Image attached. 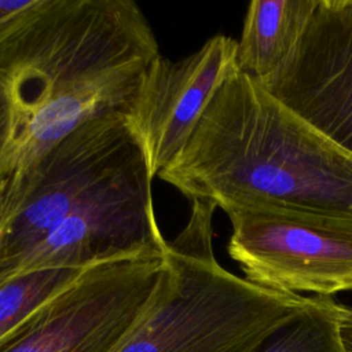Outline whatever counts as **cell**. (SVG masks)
Wrapping results in <instances>:
<instances>
[{
	"label": "cell",
	"instance_id": "6da1fadb",
	"mask_svg": "<svg viewBox=\"0 0 352 352\" xmlns=\"http://www.w3.org/2000/svg\"><path fill=\"white\" fill-rule=\"evenodd\" d=\"M160 55L132 0H34L0 30V195L89 118L129 117Z\"/></svg>",
	"mask_w": 352,
	"mask_h": 352
},
{
	"label": "cell",
	"instance_id": "7a4b0ae2",
	"mask_svg": "<svg viewBox=\"0 0 352 352\" xmlns=\"http://www.w3.org/2000/svg\"><path fill=\"white\" fill-rule=\"evenodd\" d=\"M157 177L226 213L267 204L352 214V153L239 67Z\"/></svg>",
	"mask_w": 352,
	"mask_h": 352
},
{
	"label": "cell",
	"instance_id": "3957f363",
	"mask_svg": "<svg viewBox=\"0 0 352 352\" xmlns=\"http://www.w3.org/2000/svg\"><path fill=\"white\" fill-rule=\"evenodd\" d=\"M216 208L191 202L186 227L168 241L157 290L116 352H254L309 304L311 297L254 285L217 263Z\"/></svg>",
	"mask_w": 352,
	"mask_h": 352
},
{
	"label": "cell",
	"instance_id": "277c9868",
	"mask_svg": "<svg viewBox=\"0 0 352 352\" xmlns=\"http://www.w3.org/2000/svg\"><path fill=\"white\" fill-rule=\"evenodd\" d=\"M144 162L125 114L89 118L43 153L0 195V283L74 209Z\"/></svg>",
	"mask_w": 352,
	"mask_h": 352
},
{
	"label": "cell",
	"instance_id": "5b68a950",
	"mask_svg": "<svg viewBox=\"0 0 352 352\" xmlns=\"http://www.w3.org/2000/svg\"><path fill=\"white\" fill-rule=\"evenodd\" d=\"M245 279L282 293L352 292V214L256 204L227 213Z\"/></svg>",
	"mask_w": 352,
	"mask_h": 352
},
{
	"label": "cell",
	"instance_id": "8992f818",
	"mask_svg": "<svg viewBox=\"0 0 352 352\" xmlns=\"http://www.w3.org/2000/svg\"><path fill=\"white\" fill-rule=\"evenodd\" d=\"M165 268V256L89 267L6 336L0 352H116Z\"/></svg>",
	"mask_w": 352,
	"mask_h": 352
},
{
	"label": "cell",
	"instance_id": "52a82bcc",
	"mask_svg": "<svg viewBox=\"0 0 352 352\" xmlns=\"http://www.w3.org/2000/svg\"><path fill=\"white\" fill-rule=\"evenodd\" d=\"M151 180L147 162L125 173L56 224L19 260L10 278L44 268H88L165 256L168 241L154 214Z\"/></svg>",
	"mask_w": 352,
	"mask_h": 352
},
{
	"label": "cell",
	"instance_id": "ba28073f",
	"mask_svg": "<svg viewBox=\"0 0 352 352\" xmlns=\"http://www.w3.org/2000/svg\"><path fill=\"white\" fill-rule=\"evenodd\" d=\"M261 85L352 153V0H318L300 41Z\"/></svg>",
	"mask_w": 352,
	"mask_h": 352
},
{
	"label": "cell",
	"instance_id": "9c48e42d",
	"mask_svg": "<svg viewBox=\"0 0 352 352\" xmlns=\"http://www.w3.org/2000/svg\"><path fill=\"white\" fill-rule=\"evenodd\" d=\"M236 51V40L216 34L180 60L160 54L147 67L128 118L153 179L183 150L216 91L238 69Z\"/></svg>",
	"mask_w": 352,
	"mask_h": 352
},
{
	"label": "cell",
	"instance_id": "30bf717a",
	"mask_svg": "<svg viewBox=\"0 0 352 352\" xmlns=\"http://www.w3.org/2000/svg\"><path fill=\"white\" fill-rule=\"evenodd\" d=\"M318 0H253L238 41V67L260 82L287 59L311 21Z\"/></svg>",
	"mask_w": 352,
	"mask_h": 352
},
{
	"label": "cell",
	"instance_id": "8fae6325",
	"mask_svg": "<svg viewBox=\"0 0 352 352\" xmlns=\"http://www.w3.org/2000/svg\"><path fill=\"white\" fill-rule=\"evenodd\" d=\"M344 304L311 296L309 304L271 333L254 352H348L342 337Z\"/></svg>",
	"mask_w": 352,
	"mask_h": 352
},
{
	"label": "cell",
	"instance_id": "7c38bea8",
	"mask_svg": "<svg viewBox=\"0 0 352 352\" xmlns=\"http://www.w3.org/2000/svg\"><path fill=\"white\" fill-rule=\"evenodd\" d=\"M88 268H44L0 283V341L44 302L76 282Z\"/></svg>",
	"mask_w": 352,
	"mask_h": 352
},
{
	"label": "cell",
	"instance_id": "4fadbf2b",
	"mask_svg": "<svg viewBox=\"0 0 352 352\" xmlns=\"http://www.w3.org/2000/svg\"><path fill=\"white\" fill-rule=\"evenodd\" d=\"M33 4L34 0H0V30L14 22L23 12H26Z\"/></svg>",
	"mask_w": 352,
	"mask_h": 352
},
{
	"label": "cell",
	"instance_id": "5bb4252c",
	"mask_svg": "<svg viewBox=\"0 0 352 352\" xmlns=\"http://www.w3.org/2000/svg\"><path fill=\"white\" fill-rule=\"evenodd\" d=\"M342 337L348 352H352V308L344 305L342 314Z\"/></svg>",
	"mask_w": 352,
	"mask_h": 352
}]
</instances>
